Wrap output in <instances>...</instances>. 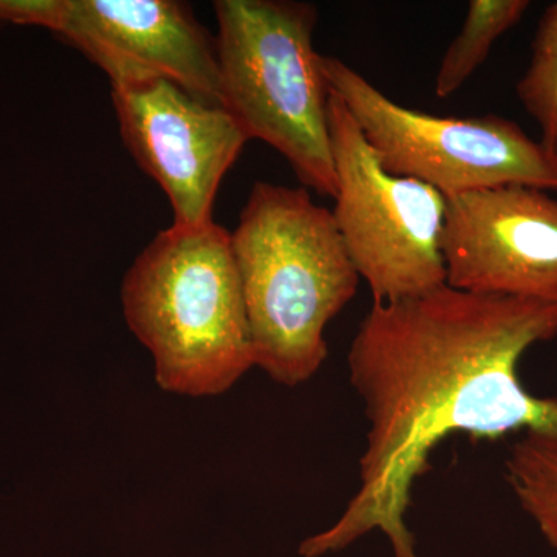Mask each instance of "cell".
<instances>
[{
  "label": "cell",
  "mask_w": 557,
  "mask_h": 557,
  "mask_svg": "<svg viewBox=\"0 0 557 557\" xmlns=\"http://www.w3.org/2000/svg\"><path fill=\"white\" fill-rule=\"evenodd\" d=\"M556 336L557 300L442 285L373 302L348 351L369 421L359 486L335 525L300 544V556L338 553L380 530L395 557H420L406 515L443 440L494 442L519 431L557 440V398L534 397L518 375L528 348Z\"/></svg>",
  "instance_id": "cell-1"
},
{
  "label": "cell",
  "mask_w": 557,
  "mask_h": 557,
  "mask_svg": "<svg viewBox=\"0 0 557 557\" xmlns=\"http://www.w3.org/2000/svg\"><path fill=\"white\" fill-rule=\"evenodd\" d=\"M255 366L295 387L329 355V322L357 295L359 274L332 211L306 188L252 186L231 233Z\"/></svg>",
  "instance_id": "cell-2"
},
{
  "label": "cell",
  "mask_w": 557,
  "mask_h": 557,
  "mask_svg": "<svg viewBox=\"0 0 557 557\" xmlns=\"http://www.w3.org/2000/svg\"><path fill=\"white\" fill-rule=\"evenodd\" d=\"M121 302L164 392L214 397L255 368L231 233L218 223L157 234L124 276Z\"/></svg>",
  "instance_id": "cell-3"
},
{
  "label": "cell",
  "mask_w": 557,
  "mask_h": 557,
  "mask_svg": "<svg viewBox=\"0 0 557 557\" xmlns=\"http://www.w3.org/2000/svg\"><path fill=\"white\" fill-rule=\"evenodd\" d=\"M223 108L249 139L288 161L307 188L335 197L329 87L313 47L318 9L295 0H218Z\"/></svg>",
  "instance_id": "cell-4"
},
{
  "label": "cell",
  "mask_w": 557,
  "mask_h": 557,
  "mask_svg": "<svg viewBox=\"0 0 557 557\" xmlns=\"http://www.w3.org/2000/svg\"><path fill=\"white\" fill-rule=\"evenodd\" d=\"M321 70L391 174L426 183L445 197L502 185L557 189L556 161L515 121L429 115L392 101L339 58L321 54Z\"/></svg>",
  "instance_id": "cell-5"
},
{
  "label": "cell",
  "mask_w": 557,
  "mask_h": 557,
  "mask_svg": "<svg viewBox=\"0 0 557 557\" xmlns=\"http://www.w3.org/2000/svg\"><path fill=\"white\" fill-rule=\"evenodd\" d=\"M329 127L336 172L333 219L373 302L413 298L446 285L440 245L446 197L426 183L384 170L333 91Z\"/></svg>",
  "instance_id": "cell-6"
},
{
  "label": "cell",
  "mask_w": 557,
  "mask_h": 557,
  "mask_svg": "<svg viewBox=\"0 0 557 557\" xmlns=\"http://www.w3.org/2000/svg\"><path fill=\"white\" fill-rule=\"evenodd\" d=\"M120 134L170 199L174 223L212 222L220 183L249 138L223 108L163 76L112 86Z\"/></svg>",
  "instance_id": "cell-7"
},
{
  "label": "cell",
  "mask_w": 557,
  "mask_h": 557,
  "mask_svg": "<svg viewBox=\"0 0 557 557\" xmlns=\"http://www.w3.org/2000/svg\"><path fill=\"white\" fill-rule=\"evenodd\" d=\"M547 193L502 185L446 197V285L557 300V199Z\"/></svg>",
  "instance_id": "cell-8"
},
{
  "label": "cell",
  "mask_w": 557,
  "mask_h": 557,
  "mask_svg": "<svg viewBox=\"0 0 557 557\" xmlns=\"http://www.w3.org/2000/svg\"><path fill=\"white\" fill-rule=\"evenodd\" d=\"M50 30L108 73L110 84L163 76L223 106L215 38L177 0H54Z\"/></svg>",
  "instance_id": "cell-9"
},
{
  "label": "cell",
  "mask_w": 557,
  "mask_h": 557,
  "mask_svg": "<svg viewBox=\"0 0 557 557\" xmlns=\"http://www.w3.org/2000/svg\"><path fill=\"white\" fill-rule=\"evenodd\" d=\"M528 0H472L463 27L440 62L434 91L448 98L461 89L505 33L522 21L530 9Z\"/></svg>",
  "instance_id": "cell-10"
},
{
  "label": "cell",
  "mask_w": 557,
  "mask_h": 557,
  "mask_svg": "<svg viewBox=\"0 0 557 557\" xmlns=\"http://www.w3.org/2000/svg\"><path fill=\"white\" fill-rule=\"evenodd\" d=\"M507 480L520 507L557 553V440L527 432L509 453Z\"/></svg>",
  "instance_id": "cell-11"
},
{
  "label": "cell",
  "mask_w": 557,
  "mask_h": 557,
  "mask_svg": "<svg viewBox=\"0 0 557 557\" xmlns=\"http://www.w3.org/2000/svg\"><path fill=\"white\" fill-rule=\"evenodd\" d=\"M531 49L518 97L541 127L542 146L548 149L557 137V2L542 14Z\"/></svg>",
  "instance_id": "cell-12"
},
{
  "label": "cell",
  "mask_w": 557,
  "mask_h": 557,
  "mask_svg": "<svg viewBox=\"0 0 557 557\" xmlns=\"http://www.w3.org/2000/svg\"><path fill=\"white\" fill-rule=\"evenodd\" d=\"M54 0H0V21L49 28Z\"/></svg>",
  "instance_id": "cell-13"
},
{
  "label": "cell",
  "mask_w": 557,
  "mask_h": 557,
  "mask_svg": "<svg viewBox=\"0 0 557 557\" xmlns=\"http://www.w3.org/2000/svg\"><path fill=\"white\" fill-rule=\"evenodd\" d=\"M549 152V156L553 157V160L556 161L557 164V137L555 138V141L549 145V148L547 149Z\"/></svg>",
  "instance_id": "cell-14"
}]
</instances>
